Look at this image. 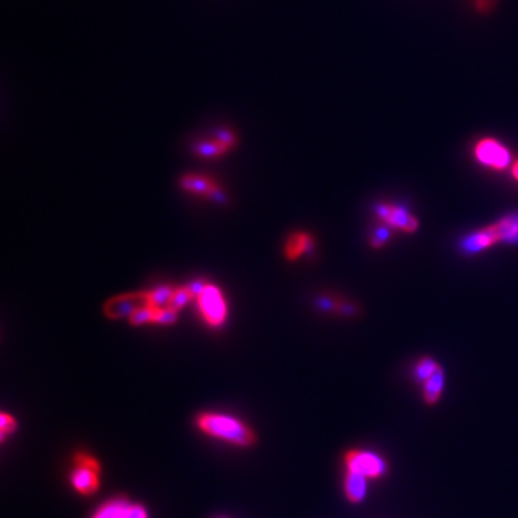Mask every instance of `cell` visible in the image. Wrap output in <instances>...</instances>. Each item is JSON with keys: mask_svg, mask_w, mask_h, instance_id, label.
I'll list each match as a JSON object with an SVG mask.
<instances>
[{"mask_svg": "<svg viewBox=\"0 0 518 518\" xmlns=\"http://www.w3.org/2000/svg\"><path fill=\"white\" fill-rule=\"evenodd\" d=\"M498 244H518V213H509L461 241L465 254H478Z\"/></svg>", "mask_w": 518, "mask_h": 518, "instance_id": "6da1fadb", "label": "cell"}, {"mask_svg": "<svg viewBox=\"0 0 518 518\" xmlns=\"http://www.w3.org/2000/svg\"><path fill=\"white\" fill-rule=\"evenodd\" d=\"M196 422L199 429L206 435L229 442L237 447H251L257 440L251 428L234 416L224 413H202Z\"/></svg>", "mask_w": 518, "mask_h": 518, "instance_id": "7a4b0ae2", "label": "cell"}, {"mask_svg": "<svg viewBox=\"0 0 518 518\" xmlns=\"http://www.w3.org/2000/svg\"><path fill=\"white\" fill-rule=\"evenodd\" d=\"M196 306L204 323L210 327H220L228 318V304L222 291L212 284L197 286Z\"/></svg>", "mask_w": 518, "mask_h": 518, "instance_id": "3957f363", "label": "cell"}, {"mask_svg": "<svg viewBox=\"0 0 518 518\" xmlns=\"http://www.w3.org/2000/svg\"><path fill=\"white\" fill-rule=\"evenodd\" d=\"M474 157L480 165L497 172H504L511 165V152L501 141L491 137H485L475 144Z\"/></svg>", "mask_w": 518, "mask_h": 518, "instance_id": "277c9868", "label": "cell"}, {"mask_svg": "<svg viewBox=\"0 0 518 518\" xmlns=\"http://www.w3.org/2000/svg\"><path fill=\"white\" fill-rule=\"evenodd\" d=\"M344 461H346L347 471L361 474L366 478L378 480V478L383 477L388 471L386 461L375 452L361 451V450L348 451L346 454Z\"/></svg>", "mask_w": 518, "mask_h": 518, "instance_id": "5b68a950", "label": "cell"}, {"mask_svg": "<svg viewBox=\"0 0 518 518\" xmlns=\"http://www.w3.org/2000/svg\"><path fill=\"white\" fill-rule=\"evenodd\" d=\"M375 212L383 224L393 231L415 234L419 229L418 217L403 206L395 203H378Z\"/></svg>", "mask_w": 518, "mask_h": 518, "instance_id": "8992f818", "label": "cell"}, {"mask_svg": "<svg viewBox=\"0 0 518 518\" xmlns=\"http://www.w3.org/2000/svg\"><path fill=\"white\" fill-rule=\"evenodd\" d=\"M180 185L189 193H195L203 197H210L217 202L222 200V196H224L217 183H214L210 177L202 175H186L182 177Z\"/></svg>", "mask_w": 518, "mask_h": 518, "instance_id": "52a82bcc", "label": "cell"}, {"mask_svg": "<svg viewBox=\"0 0 518 518\" xmlns=\"http://www.w3.org/2000/svg\"><path fill=\"white\" fill-rule=\"evenodd\" d=\"M234 144H235V137L232 135V133L220 131L212 140L197 144L196 152L203 157H217L220 155L227 153L229 149H232Z\"/></svg>", "mask_w": 518, "mask_h": 518, "instance_id": "ba28073f", "label": "cell"}, {"mask_svg": "<svg viewBox=\"0 0 518 518\" xmlns=\"http://www.w3.org/2000/svg\"><path fill=\"white\" fill-rule=\"evenodd\" d=\"M314 245L313 237L309 232H294L285 242L284 254L288 261H297L303 255L311 252Z\"/></svg>", "mask_w": 518, "mask_h": 518, "instance_id": "9c48e42d", "label": "cell"}, {"mask_svg": "<svg viewBox=\"0 0 518 518\" xmlns=\"http://www.w3.org/2000/svg\"><path fill=\"white\" fill-rule=\"evenodd\" d=\"M71 484L80 494L91 495L100 488L98 472L88 468L77 467L71 474Z\"/></svg>", "mask_w": 518, "mask_h": 518, "instance_id": "30bf717a", "label": "cell"}, {"mask_svg": "<svg viewBox=\"0 0 518 518\" xmlns=\"http://www.w3.org/2000/svg\"><path fill=\"white\" fill-rule=\"evenodd\" d=\"M344 492L350 502H361L367 492V478L361 474L347 471L344 478Z\"/></svg>", "mask_w": 518, "mask_h": 518, "instance_id": "8fae6325", "label": "cell"}, {"mask_svg": "<svg viewBox=\"0 0 518 518\" xmlns=\"http://www.w3.org/2000/svg\"><path fill=\"white\" fill-rule=\"evenodd\" d=\"M423 385V399L428 405H435L443 390V385H445V373H443V368L439 366L436 372L425 382Z\"/></svg>", "mask_w": 518, "mask_h": 518, "instance_id": "7c38bea8", "label": "cell"}, {"mask_svg": "<svg viewBox=\"0 0 518 518\" xmlns=\"http://www.w3.org/2000/svg\"><path fill=\"white\" fill-rule=\"evenodd\" d=\"M130 502L127 499H113L107 504H104L93 518H124L125 509L128 508Z\"/></svg>", "mask_w": 518, "mask_h": 518, "instance_id": "4fadbf2b", "label": "cell"}, {"mask_svg": "<svg viewBox=\"0 0 518 518\" xmlns=\"http://www.w3.org/2000/svg\"><path fill=\"white\" fill-rule=\"evenodd\" d=\"M437 367L439 364L432 357H422L420 360H418L413 370V376L416 382L425 383L436 372Z\"/></svg>", "mask_w": 518, "mask_h": 518, "instance_id": "5bb4252c", "label": "cell"}, {"mask_svg": "<svg viewBox=\"0 0 518 518\" xmlns=\"http://www.w3.org/2000/svg\"><path fill=\"white\" fill-rule=\"evenodd\" d=\"M73 461H76V465L77 467H81V468H88V470H93V471H95V472H101V465H100V462L95 460V458H93L91 455H88V454H83V452H80V454H77L76 457H73Z\"/></svg>", "mask_w": 518, "mask_h": 518, "instance_id": "9a60e30c", "label": "cell"}, {"mask_svg": "<svg viewBox=\"0 0 518 518\" xmlns=\"http://www.w3.org/2000/svg\"><path fill=\"white\" fill-rule=\"evenodd\" d=\"M390 231H393L392 228H389L388 225L376 229L372 241H370V244H372L373 248H382L390 238Z\"/></svg>", "mask_w": 518, "mask_h": 518, "instance_id": "2e32d148", "label": "cell"}, {"mask_svg": "<svg viewBox=\"0 0 518 518\" xmlns=\"http://www.w3.org/2000/svg\"><path fill=\"white\" fill-rule=\"evenodd\" d=\"M16 429V420L8 415L2 413L0 415V430H2V440H5L6 433H12Z\"/></svg>", "mask_w": 518, "mask_h": 518, "instance_id": "e0dca14e", "label": "cell"}, {"mask_svg": "<svg viewBox=\"0 0 518 518\" xmlns=\"http://www.w3.org/2000/svg\"><path fill=\"white\" fill-rule=\"evenodd\" d=\"M124 518H149V514H147V509L143 505L130 502L128 508L125 509Z\"/></svg>", "mask_w": 518, "mask_h": 518, "instance_id": "ac0fdd59", "label": "cell"}, {"mask_svg": "<svg viewBox=\"0 0 518 518\" xmlns=\"http://www.w3.org/2000/svg\"><path fill=\"white\" fill-rule=\"evenodd\" d=\"M497 2H498V0H472V5H474L477 12L488 14L495 8Z\"/></svg>", "mask_w": 518, "mask_h": 518, "instance_id": "d6986e66", "label": "cell"}, {"mask_svg": "<svg viewBox=\"0 0 518 518\" xmlns=\"http://www.w3.org/2000/svg\"><path fill=\"white\" fill-rule=\"evenodd\" d=\"M511 173H512V177L518 182V160L512 165V170H511Z\"/></svg>", "mask_w": 518, "mask_h": 518, "instance_id": "ffe728a7", "label": "cell"}]
</instances>
